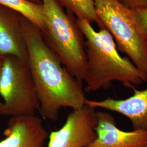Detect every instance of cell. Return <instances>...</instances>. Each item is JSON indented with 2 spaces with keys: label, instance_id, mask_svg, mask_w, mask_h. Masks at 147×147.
<instances>
[{
  "label": "cell",
  "instance_id": "1",
  "mask_svg": "<svg viewBox=\"0 0 147 147\" xmlns=\"http://www.w3.org/2000/svg\"><path fill=\"white\" fill-rule=\"evenodd\" d=\"M21 22L27 64L37 88L42 118L57 121L62 108L75 110L84 106L87 99L83 86L47 45L41 30L22 16Z\"/></svg>",
  "mask_w": 147,
  "mask_h": 147
},
{
  "label": "cell",
  "instance_id": "2",
  "mask_svg": "<svg viewBox=\"0 0 147 147\" xmlns=\"http://www.w3.org/2000/svg\"><path fill=\"white\" fill-rule=\"evenodd\" d=\"M76 22L85 40V93L109 89L115 81L131 89L147 82V75L128 58L121 56L113 38L105 27L96 31L87 20L76 18Z\"/></svg>",
  "mask_w": 147,
  "mask_h": 147
},
{
  "label": "cell",
  "instance_id": "3",
  "mask_svg": "<svg viewBox=\"0 0 147 147\" xmlns=\"http://www.w3.org/2000/svg\"><path fill=\"white\" fill-rule=\"evenodd\" d=\"M42 4L45 24L41 31L45 42L83 86L87 67L85 40L76 17L68 13L56 0H42Z\"/></svg>",
  "mask_w": 147,
  "mask_h": 147
},
{
  "label": "cell",
  "instance_id": "4",
  "mask_svg": "<svg viewBox=\"0 0 147 147\" xmlns=\"http://www.w3.org/2000/svg\"><path fill=\"white\" fill-rule=\"evenodd\" d=\"M96 14L118 50L147 75V39L131 9L119 0H93Z\"/></svg>",
  "mask_w": 147,
  "mask_h": 147
},
{
  "label": "cell",
  "instance_id": "5",
  "mask_svg": "<svg viewBox=\"0 0 147 147\" xmlns=\"http://www.w3.org/2000/svg\"><path fill=\"white\" fill-rule=\"evenodd\" d=\"M0 95L5 116H32L39 109L37 88L27 61L14 56L3 57Z\"/></svg>",
  "mask_w": 147,
  "mask_h": 147
},
{
  "label": "cell",
  "instance_id": "6",
  "mask_svg": "<svg viewBox=\"0 0 147 147\" xmlns=\"http://www.w3.org/2000/svg\"><path fill=\"white\" fill-rule=\"evenodd\" d=\"M96 125L94 109L84 105L73 110L63 126L49 135L47 147H86L96 137Z\"/></svg>",
  "mask_w": 147,
  "mask_h": 147
},
{
  "label": "cell",
  "instance_id": "7",
  "mask_svg": "<svg viewBox=\"0 0 147 147\" xmlns=\"http://www.w3.org/2000/svg\"><path fill=\"white\" fill-rule=\"evenodd\" d=\"M96 137L86 147H147V130L126 131L117 125L113 116L103 111L96 112Z\"/></svg>",
  "mask_w": 147,
  "mask_h": 147
},
{
  "label": "cell",
  "instance_id": "8",
  "mask_svg": "<svg viewBox=\"0 0 147 147\" xmlns=\"http://www.w3.org/2000/svg\"><path fill=\"white\" fill-rule=\"evenodd\" d=\"M0 147H44L49 133L36 115L11 117Z\"/></svg>",
  "mask_w": 147,
  "mask_h": 147
},
{
  "label": "cell",
  "instance_id": "9",
  "mask_svg": "<svg viewBox=\"0 0 147 147\" xmlns=\"http://www.w3.org/2000/svg\"><path fill=\"white\" fill-rule=\"evenodd\" d=\"M134 94L125 99L107 98L100 101L87 99L85 105L93 109H102L126 117L131 122L133 130H147V88H133Z\"/></svg>",
  "mask_w": 147,
  "mask_h": 147
},
{
  "label": "cell",
  "instance_id": "10",
  "mask_svg": "<svg viewBox=\"0 0 147 147\" xmlns=\"http://www.w3.org/2000/svg\"><path fill=\"white\" fill-rule=\"evenodd\" d=\"M19 13L0 5V56H14L27 61L26 45Z\"/></svg>",
  "mask_w": 147,
  "mask_h": 147
},
{
  "label": "cell",
  "instance_id": "11",
  "mask_svg": "<svg viewBox=\"0 0 147 147\" xmlns=\"http://www.w3.org/2000/svg\"><path fill=\"white\" fill-rule=\"evenodd\" d=\"M0 5L18 12L41 31L45 26V17L42 3L27 0H0Z\"/></svg>",
  "mask_w": 147,
  "mask_h": 147
},
{
  "label": "cell",
  "instance_id": "12",
  "mask_svg": "<svg viewBox=\"0 0 147 147\" xmlns=\"http://www.w3.org/2000/svg\"><path fill=\"white\" fill-rule=\"evenodd\" d=\"M66 11L76 18L95 22L100 28L104 27L96 14L93 0H56Z\"/></svg>",
  "mask_w": 147,
  "mask_h": 147
},
{
  "label": "cell",
  "instance_id": "13",
  "mask_svg": "<svg viewBox=\"0 0 147 147\" xmlns=\"http://www.w3.org/2000/svg\"><path fill=\"white\" fill-rule=\"evenodd\" d=\"M138 26L147 39V7L132 9Z\"/></svg>",
  "mask_w": 147,
  "mask_h": 147
},
{
  "label": "cell",
  "instance_id": "14",
  "mask_svg": "<svg viewBox=\"0 0 147 147\" xmlns=\"http://www.w3.org/2000/svg\"><path fill=\"white\" fill-rule=\"evenodd\" d=\"M131 9L147 7V0H119Z\"/></svg>",
  "mask_w": 147,
  "mask_h": 147
},
{
  "label": "cell",
  "instance_id": "15",
  "mask_svg": "<svg viewBox=\"0 0 147 147\" xmlns=\"http://www.w3.org/2000/svg\"><path fill=\"white\" fill-rule=\"evenodd\" d=\"M3 57L0 58V75H1V68L2 65V62H3ZM5 116V107H4V104L2 102L0 101V117L2 116Z\"/></svg>",
  "mask_w": 147,
  "mask_h": 147
},
{
  "label": "cell",
  "instance_id": "16",
  "mask_svg": "<svg viewBox=\"0 0 147 147\" xmlns=\"http://www.w3.org/2000/svg\"><path fill=\"white\" fill-rule=\"evenodd\" d=\"M31 2L36 3H42V0H27Z\"/></svg>",
  "mask_w": 147,
  "mask_h": 147
},
{
  "label": "cell",
  "instance_id": "17",
  "mask_svg": "<svg viewBox=\"0 0 147 147\" xmlns=\"http://www.w3.org/2000/svg\"><path fill=\"white\" fill-rule=\"evenodd\" d=\"M2 57V56H0V58H1V57Z\"/></svg>",
  "mask_w": 147,
  "mask_h": 147
}]
</instances>
